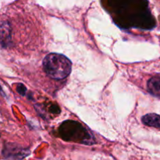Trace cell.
<instances>
[{"label":"cell","instance_id":"cell-1","mask_svg":"<svg viewBox=\"0 0 160 160\" xmlns=\"http://www.w3.org/2000/svg\"><path fill=\"white\" fill-rule=\"evenodd\" d=\"M72 64L70 59L59 53H50L43 60V69L48 77L55 80H62L69 76Z\"/></svg>","mask_w":160,"mask_h":160},{"label":"cell","instance_id":"cell-2","mask_svg":"<svg viewBox=\"0 0 160 160\" xmlns=\"http://www.w3.org/2000/svg\"><path fill=\"white\" fill-rule=\"evenodd\" d=\"M11 42V27L7 20L0 22V45L4 48L9 45Z\"/></svg>","mask_w":160,"mask_h":160},{"label":"cell","instance_id":"cell-3","mask_svg":"<svg viewBox=\"0 0 160 160\" xmlns=\"http://www.w3.org/2000/svg\"><path fill=\"white\" fill-rule=\"evenodd\" d=\"M142 123L148 127L160 129V116L156 113H149L144 116L142 119Z\"/></svg>","mask_w":160,"mask_h":160},{"label":"cell","instance_id":"cell-4","mask_svg":"<svg viewBox=\"0 0 160 160\" xmlns=\"http://www.w3.org/2000/svg\"><path fill=\"white\" fill-rule=\"evenodd\" d=\"M147 88L151 95L156 97H160V77H154L148 80Z\"/></svg>","mask_w":160,"mask_h":160},{"label":"cell","instance_id":"cell-5","mask_svg":"<svg viewBox=\"0 0 160 160\" xmlns=\"http://www.w3.org/2000/svg\"><path fill=\"white\" fill-rule=\"evenodd\" d=\"M17 90L19 92V94H20V95L23 96V95H25V94L27 92V88L23 84H19L18 86L17 87Z\"/></svg>","mask_w":160,"mask_h":160},{"label":"cell","instance_id":"cell-6","mask_svg":"<svg viewBox=\"0 0 160 160\" xmlns=\"http://www.w3.org/2000/svg\"><path fill=\"white\" fill-rule=\"evenodd\" d=\"M0 94H1V95H2L3 97H5V96H6V95H5L4 92H3V90H2V87H1V86H0Z\"/></svg>","mask_w":160,"mask_h":160}]
</instances>
